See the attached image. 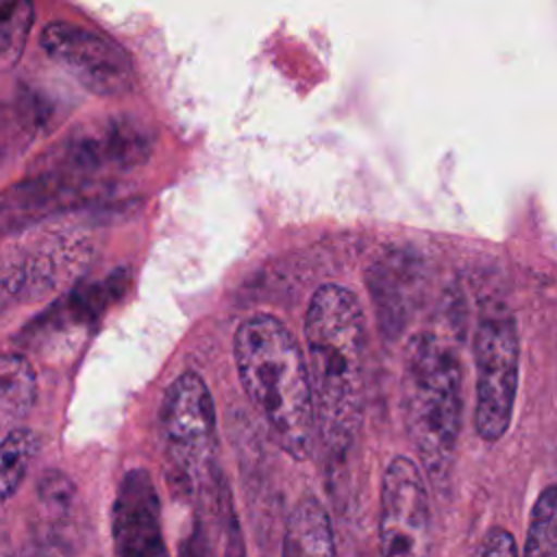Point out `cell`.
I'll return each mask as SVG.
<instances>
[{"label": "cell", "mask_w": 557, "mask_h": 557, "mask_svg": "<svg viewBox=\"0 0 557 557\" xmlns=\"http://www.w3.org/2000/svg\"><path fill=\"white\" fill-rule=\"evenodd\" d=\"M302 331L315 433L329 453L342 455L363 416L368 342L359 298L337 283L318 287Z\"/></svg>", "instance_id": "cell-1"}, {"label": "cell", "mask_w": 557, "mask_h": 557, "mask_svg": "<svg viewBox=\"0 0 557 557\" xmlns=\"http://www.w3.org/2000/svg\"><path fill=\"white\" fill-rule=\"evenodd\" d=\"M239 383L268 422L274 440L296 461L311 455L315 437L313 400L305 352L292 331L272 313H255L233 335Z\"/></svg>", "instance_id": "cell-2"}, {"label": "cell", "mask_w": 557, "mask_h": 557, "mask_svg": "<svg viewBox=\"0 0 557 557\" xmlns=\"http://www.w3.org/2000/svg\"><path fill=\"white\" fill-rule=\"evenodd\" d=\"M400 409L420 470L442 483L461 429V366L450 339L422 331L403 352Z\"/></svg>", "instance_id": "cell-3"}, {"label": "cell", "mask_w": 557, "mask_h": 557, "mask_svg": "<svg viewBox=\"0 0 557 557\" xmlns=\"http://www.w3.org/2000/svg\"><path fill=\"white\" fill-rule=\"evenodd\" d=\"M161 440L170 487L183 496H220L218 422L207 383L183 372L170 383L161 403Z\"/></svg>", "instance_id": "cell-4"}, {"label": "cell", "mask_w": 557, "mask_h": 557, "mask_svg": "<svg viewBox=\"0 0 557 557\" xmlns=\"http://www.w3.org/2000/svg\"><path fill=\"white\" fill-rule=\"evenodd\" d=\"M474 429L498 442L513 416L520 379V339L513 313L503 302L481 307L474 329Z\"/></svg>", "instance_id": "cell-5"}, {"label": "cell", "mask_w": 557, "mask_h": 557, "mask_svg": "<svg viewBox=\"0 0 557 557\" xmlns=\"http://www.w3.org/2000/svg\"><path fill=\"white\" fill-rule=\"evenodd\" d=\"M154 146V133L137 117L113 115L81 126L41 154L39 172L87 176L141 165Z\"/></svg>", "instance_id": "cell-6"}, {"label": "cell", "mask_w": 557, "mask_h": 557, "mask_svg": "<svg viewBox=\"0 0 557 557\" xmlns=\"http://www.w3.org/2000/svg\"><path fill=\"white\" fill-rule=\"evenodd\" d=\"M39 44L57 65L96 96L117 98L135 87L128 52L96 30L54 20L44 26Z\"/></svg>", "instance_id": "cell-7"}, {"label": "cell", "mask_w": 557, "mask_h": 557, "mask_svg": "<svg viewBox=\"0 0 557 557\" xmlns=\"http://www.w3.org/2000/svg\"><path fill=\"white\" fill-rule=\"evenodd\" d=\"M381 557H431V509L424 474L409 457H394L381 481Z\"/></svg>", "instance_id": "cell-8"}, {"label": "cell", "mask_w": 557, "mask_h": 557, "mask_svg": "<svg viewBox=\"0 0 557 557\" xmlns=\"http://www.w3.org/2000/svg\"><path fill=\"white\" fill-rule=\"evenodd\" d=\"M115 557H170L161 527V505L144 468L124 474L113 503Z\"/></svg>", "instance_id": "cell-9"}, {"label": "cell", "mask_w": 557, "mask_h": 557, "mask_svg": "<svg viewBox=\"0 0 557 557\" xmlns=\"http://www.w3.org/2000/svg\"><path fill=\"white\" fill-rule=\"evenodd\" d=\"M61 274L63 257L57 248L0 255V309L13 300L46 294Z\"/></svg>", "instance_id": "cell-10"}, {"label": "cell", "mask_w": 557, "mask_h": 557, "mask_svg": "<svg viewBox=\"0 0 557 557\" xmlns=\"http://www.w3.org/2000/svg\"><path fill=\"white\" fill-rule=\"evenodd\" d=\"M281 557H335L331 518L318 498L307 496L292 509L283 533Z\"/></svg>", "instance_id": "cell-11"}, {"label": "cell", "mask_w": 557, "mask_h": 557, "mask_svg": "<svg viewBox=\"0 0 557 557\" xmlns=\"http://www.w3.org/2000/svg\"><path fill=\"white\" fill-rule=\"evenodd\" d=\"M37 398V374L22 355H0V411L22 418Z\"/></svg>", "instance_id": "cell-12"}, {"label": "cell", "mask_w": 557, "mask_h": 557, "mask_svg": "<svg viewBox=\"0 0 557 557\" xmlns=\"http://www.w3.org/2000/svg\"><path fill=\"white\" fill-rule=\"evenodd\" d=\"M37 444V435L30 429H15L0 440V503L20 487Z\"/></svg>", "instance_id": "cell-13"}, {"label": "cell", "mask_w": 557, "mask_h": 557, "mask_svg": "<svg viewBox=\"0 0 557 557\" xmlns=\"http://www.w3.org/2000/svg\"><path fill=\"white\" fill-rule=\"evenodd\" d=\"M522 557H557V492L546 485L533 503Z\"/></svg>", "instance_id": "cell-14"}, {"label": "cell", "mask_w": 557, "mask_h": 557, "mask_svg": "<svg viewBox=\"0 0 557 557\" xmlns=\"http://www.w3.org/2000/svg\"><path fill=\"white\" fill-rule=\"evenodd\" d=\"M33 17V0H0V63L22 52Z\"/></svg>", "instance_id": "cell-15"}, {"label": "cell", "mask_w": 557, "mask_h": 557, "mask_svg": "<svg viewBox=\"0 0 557 557\" xmlns=\"http://www.w3.org/2000/svg\"><path fill=\"white\" fill-rule=\"evenodd\" d=\"M39 496L54 509H67L74 496V485L61 472H46L39 481Z\"/></svg>", "instance_id": "cell-16"}, {"label": "cell", "mask_w": 557, "mask_h": 557, "mask_svg": "<svg viewBox=\"0 0 557 557\" xmlns=\"http://www.w3.org/2000/svg\"><path fill=\"white\" fill-rule=\"evenodd\" d=\"M476 557H520L516 537L500 527H494L485 533Z\"/></svg>", "instance_id": "cell-17"}, {"label": "cell", "mask_w": 557, "mask_h": 557, "mask_svg": "<svg viewBox=\"0 0 557 557\" xmlns=\"http://www.w3.org/2000/svg\"><path fill=\"white\" fill-rule=\"evenodd\" d=\"M178 553H181V557H211L207 535H205L200 522H196V527L189 529V533L185 535Z\"/></svg>", "instance_id": "cell-18"}]
</instances>
